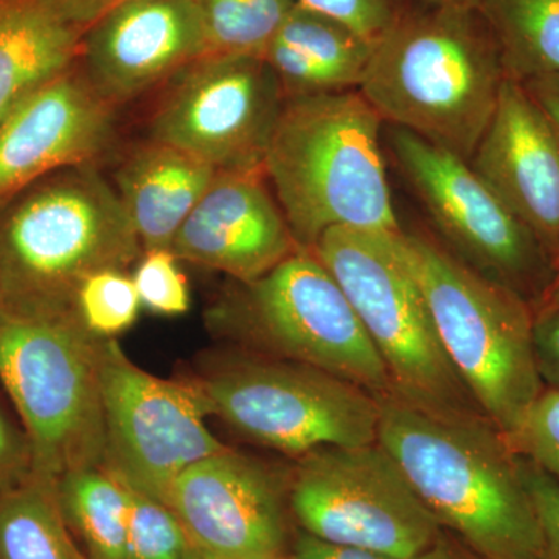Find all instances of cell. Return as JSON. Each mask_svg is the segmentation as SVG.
<instances>
[{"instance_id":"cell-1","label":"cell","mask_w":559,"mask_h":559,"mask_svg":"<svg viewBox=\"0 0 559 559\" xmlns=\"http://www.w3.org/2000/svg\"><path fill=\"white\" fill-rule=\"evenodd\" d=\"M378 443L444 532L481 559H543L521 459L484 415L380 399Z\"/></svg>"},{"instance_id":"cell-2","label":"cell","mask_w":559,"mask_h":559,"mask_svg":"<svg viewBox=\"0 0 559 559\" xmlns=\"http://www.w3.org/2000/svg\"><path fill=\"white\" fill-rule=\"evenodd\" d=\"M143 248L97 165L64 168L0 207V314L79 319L90 275L130 270Z\"/></svg>"},{"instance_id":"cell-3","label":"cell","mask_w":559,"mask_h":559,"mask_svg":"<svg viewBox=\"0 0 559 559\" xmlns=\"http://www.w3.org/2000/svg\"><path fill=\"white\" fill-rule=\"evenodd\" d=\"M506 79L479 10L429 5L378 40L358 91L382 121L469 162Z\"/></svg>"},{"instance_id":"cell-4","label":"cell","mask_w":559,"mask_h":559,"mask_svg":"<svg viewBox=\"0 0 559 559\" xmlns=\"http://www.w3.org/2000/svg\"><path fill=\"white\" fill-rule=\"evenodd\" d=\"M382 123L358 90L286 98L264 171L300 248L334 227L400 234Z\"/></svg>"},{"instance_id":"cell-5","label":"cell","mask_w":559,"mask_h":559,"mask_svg":"<svg viewBox=\"0 0 559 559\" xmlns=\"http://www.w3.org/2000/svg\"><path fill=\"white\" fill-rule=\"evenodd\" d=\"M399 245L460 380L509 439L544 389L532 304L432 238L401 230Z\"/></svg>"},{"instance_id":"cell-6","label":"cell","mask_w":559,"mask_h":559,"mask_svg":"<svg viewBox=\"0 0 559 559\" xmlns=\"http://www.w3.org/2000/svg\"><path fill=\"white\" fill-rule=\"evenodd\" d=\"M79 319L0 314V385L32 444L33 476L51 487L102 466V344Z\"/></svg>"},{"instance_id":"cell-7","label":"cell","mask_w":559,"mask_h":559,"mask_svg":"<svg viewBox=\"0 0 559 559\" xmlns=\"http://www.w3.org/2000/svg\"><path fill=\"white\" fill-rule=\"evenodd\" d=\"M400 234L334 227L311 252L344 289L399 399L439 414L484 415L441 345Z\"/></svg>"},{"instance_id":"cell-8","label":"cell","mask_w":559,"mask_h":559,"mask_svg":"<svg viewBox=\"0 0 559 559\" xmlns=\"http://www.w3.org/2000/svg\"><path fill=\"white\" fill-rule=\"evenodd\" d=\"M209 311V323L274 358L314 367L367 390L395 395L384 360L344 289L311 250L299 248Z\"/></svg>"},{"instance_id":"cell-9","label":"cell","mask_w":559,"mask_h":559,"mask_svg":"<svg viewBox=\"0 0 559 559\" xmlns=\"http://www.w3.org/2000/svg\"><path fill=\"white\" fill-rule=\"evenodd\" d=\"M212 415L271 450L299 459L323 447L377 443L380 399L314 367L235 356L197 378Z\"/></svg>"},{"instance_id":"cell-10","label":"cell","mask_w":559,"mask_h":559,"mask_svg":"<svg viewBox=\"0 0 559 559\" xmlns=\"http://www.w3.org/2000/svg\"><path fill=\"white\" fill-rule=\"evenodd\" d=\"M289 510L316 538L411 559L444 530L380 443L323 447L296 459Z\"/></svg>"},{"instance_id":"cell-11","label":"cell","mask_w":559,"mask_h":559,"mask_svg":"<svg viewBox=\"0 0 559 559\" xmlns=\"http://www.w3.org/2000/svg\"><path fill=\"white\" fill-rule=\"evenodd\" d=\"M106 447L103 466L131 491L168 506L176 479L226 450L197 380H165L135 366L116 340L102 344Z\"/></svg>"},{"instance_id":"cell-12","label":"cell","mask_w":559,"mask_h":559,"mask_svg":"<svg viewBox=\"0 0 559 559\" xmlns=\"http://www.w3.org/2000/svg\"><path fill=\"white\" fill-rule=\"evenodd\" d=\"M393 151L452 252L487 277L536 304L555 275L546 250L496 197L468 160L406 130Z\"/></svg>"},{"instance_id":"cell-13","label":"cell","mask_w":559,"mask_h":559,"mask_svg":"<svg viewBox=\"0 0 559 559\" xmlns=\"http://www.w3.org/2000/svg\"><path fill=\"white\" fill-rule=\"evenodd\" d=\"M170 81L150 139L219 173L264 168L286 98L263 58L207 55Z\"/></svg>"},{"instance_id":"cell-14","label":"cell","mask_w":559,"mask_h":559,"mask_svg":"<svg viewBox=\"0 0 559 559\" xmlns=\"http://www.w3.org/2000/svg\"><path fill=\"white\" fill-rule=\"evenodd\" d=\"M168 507L190 544L223 559H285L290 543L288 476L241 452L209 455L176 479Z\"/></svg>"},{"instance_id":"cell-15","label":"cell","mask_w":559,"mask_h":559,"mask_svg":"<svg viewBox=\"0 0 559 559\" xmlns=\"http://www.w3.org/2000/svg\"><path fill=\"white\" fill-rule=\"evenodd\" d=\"M207 57L193 0H123L87 27L79 64L114 108Z\"/></svg>"},{"instance_id":"cell-16","label":"cell","mask_w":559,"mask_h":559,"mask_svg":"<svg viewBox=\"0 0 559 559\" xmlns=\"http://www.w3.org/2000/svg\"><path fill=\"white\" fill-rule=\"evenodd\" d=\"M114 110L79 61L17 106L0 124V207L53 173L97 165L116 135Z\"/></svg>"},{"instance_id":"cell-17","label":"cell","mask_w":559,"mask_h":559,"mask_svg":"<svg viewBox=\"0 0 559 559\" xmlns=\"http://www.w3.org/2000/svg\"><path fill=\"white\" fill-rule=\"evenodd\" d=\"M299 248L264 168L218 173L170 246L179 261L224 272L241 285Z\"/></svg>"},{"instance_id":"cell-18","label":"cell","mask_w":559,"mask_h":559,"mask_svg":"<svg viewBox=\"0 0 559 559\" xmlns=\"http://www.w3.org/2000/svg\"><path fill=\"white\" fill-rule=\"evenodd\" d=\"M559 267V140L520 81L503 80L495 116L469 160Z\"/></svg>"},{"instance_id":"cell-19","label":"cell","mask_w":559,"mask_h":559,"mask_svg":"<svg viewBox=\"0 0 559 559\" xmlns=\"http://www.w3.org/2000/svg\"><path fill=\"white\" fill-rule=\"evenodd\" d=\"M218 173L186 151L153 139L128 154L116 173V190L143 250L170 249Z\"/></svg>"},{"instance_id":"cell-20","label":"cell","mask_w":559,"mask_h":559,"mask_svg":"<svg viewBox=\"0 0 559 559\" xmlns=\"http://www.w3.org/2000/svg\"><path fill=\"white\" fill-rule=\"evenodd\" d=\"M374 46L347 25L297 3L263 60L285 98L359 90Z\"/></svg>"},{"instance_id":"cell-21","label":"cell","mask_w":559,"mask_h":559,"mask_svg":"<svg viewBox=\"0 0 559 559\" xmlns=\"http://www.w3.org/2000/svg\"><path fill=\"white\" fill-rule=\"evenodd\" d=\"M81 38L46 0H0V124L76 64Z\"/></svg>"},{"instance_id":"cell-22","label":"cell","mask_w":559,"mask_h":559,"mask_svg":"<svg viewBox=\"0 0 559 559\" xmlns=\"http://www.w3.org/2000/svg\"><path fill=\"white\" fill-rule=\"evenodd\" d=\"M55 495L87 559H127L130 488L102 465L66 474Z\"/></svg>"},{"instance_id":"cell-23","label":"cell","mask_w":559,"mask_h":559,"mask_svg":"<svg viewBox=\"0 0 559 559\" xmlns=\"http://www.w3.org/2000/svg\"><path fill=\"white\" fill-rule=\"evenodd\" d=\"M507 79L559 73V0H481Z\"/></svg>"},{"instance_id":"cell-24","label":"cell","mask_w":559,"mask_h":559,"mask_svg":"<svg viewBox=\"0 0 559 559\" xmlns=\"http://www.w3.org/2000/svg\"><path fill=\"white\" fill-rule=\"evenodd\" d=\"M0 559H87L62 518L55 487L33 476L0 492Z\"/></svg>"},{"instance_id":"cell-25","label":"cell","mask_w":559,"mask_h":559,"mask_svg":"<svg viewBox=\"0 0 559 559\" xmlns=\"http://www.w3.org/2000/svg\"><path fill=\"white\" fill-rule=\"evenodd\" d=\"M207 55L263 58L297 0H193Z\"/></svg>"},{"instance_id":"cell-26","label":"cell","mask_w":559,"mask_h":559,"mask_svg":"<svg viewBox=\"0 0 559 559\" xmlns=\"http://www.w3.org/2000/svg\"><path fill=\"white\" fill-rule=\"evenodd\" d=\"M75 308L81 325L92 336L116 340L138 322L142 300L127 271L105 270L81 283Z\"/></svg>"},{"instance_id":"cell-27","label":"cell","mask_w":559,"mask_h":559,"mask_svg":"<svg viewBox=\"0 0 559 559\" xmlns=\"http://www.w3.org/2000/svg\"><path fill=\"white\" fill-rule=\"evenodd\" d=\"M189 546L170 507L130 489L127 559H183Z\"/></svg>"},{"instance_id":"cell-28","label":"cell","mask_w":559,"mask_h":559,"mask_svg":"<svg viewBox=\"0 0 559 559\" xmlns=\"http://www.w3.org/2000/svg\"><path fill=\"white\" fill-rule=\"evenodd\" d=\"M506 441L518 457L527 460L559 485V389L544 385Z\"/></svg>"},{"instance_id":"cell-29","label":"cell","mask_w":559,"mask_h":559,"mask_svg":"<svg viewBox=\"0 0 559 559\" xmlns=\"http://www.w3.org/2000/svg\"><path fill=\"white\" fill-rule=\"evenodd\" d=\"M142 307L160 316H180L190 310L189 282L171 249L143 250L134 274Z\"/></svg>"},{"instance_id":"cell-30","label":"cell","mask_w":559,"mask_h":559,"mask_svg":"<svg viewBox=\"0 0 559 559\" xmlns=\"http://www.w3.org/2000/svg\"><path fill=\"white\" fill-rule=\"evenodd\" d=\"M297 3L342 22L373 46L404 11L399 0H297Z\"/></svg>"},{"instance_id":"cell-31","label":"cell","mask_w":559,"mask_h":559,"mask_svg":"<svg viewBox=\"0 0 559 559\" xmlns=\"http://www.w3.org/2000/svg\"><path fill=\"white\" fill-rule=\"evenodd\" d=\"M33 477L32 444L20 419L0 400V492Z\"/></svg>"},{"instance_id":"cell-32","label":"cell","mask_w":559,"mask_h":559,"mask_svg":"<svg viewBox=\"0 0 559 559\" xmlns=\"http://www.w3.org/2000/svg\"><path fill=\"white\" fill-rule=\"evenodd\" d=\"M521 463L543 535V559H559V485L527 460Z\"/></svg>"},{"instance_id":"cell-33","label":"cell","mask_w":559,"mask_h":559,"mask_svg":"<svg viewBox=\"0 0 559 559\" xmlns=\"http://www.w3.org/2000/svg\"><path fill=\"white\" fill-rule=\"evenodd\" d=\"M536 366L546 388L559 389V311L536 316L535 331Z\"/></svg>"},{"instance_id":"cell-34","label":"cell","mask_w":559,"mask_h":559,"mask_svg":"<svg viewBox=\"0 0 559 559\" xmlns=\"http://www.w3.org/2000/svg\"><path fill=\"white\" fill-rule=\"evenodd\" d=\"M286 559H395L359 547L342 546L316 538L300 530L290 543Z\"/></svg>"},{"instance_id":"cell-35","label":"cell","mask_w":559,"mask_h":559,"mask_svg":"<svg viewBox=\"0 0 559 559\" xmlns=\"http://www.w3.org/2000/svg\"><path fill=\"white\" fill-rule=\"evenodd\" d=\"M58 14L80 32L86 31L103 14L123 0H46Z\"/></svg>"},{"instance_id":"cell-36","label":"cell","mask_w":559,"mask_h":559,"mask_svg":"<svg viewBox=\"0 0 559 559\" xmlns=\"http://www.w3.org/2000/svg\"><path fill=\"white\" fill-rule=\"evenodd\" d=\"M533 102L543 110L559 140V73L536 76L522 83Z\"/></svg>"},{"instance_id":"cell-37","label":"cell","mask_w":559,"mask_h":559,"mask_svg":"<svg viewBox=\"0 0 559 559\" xmlns=\"http://www.w3.org/2000/svg\"><path fill=\"white\" fill-rule=\"evenodd\" d=\"M411 559H481L466 549L459 539L454 536L448 535L447 532L441 535V538L429 547L428 550L421 551L417 557Z\"/></svg>"},{"instance_id":"cell-38","label":"cell","mask_w":559,"mask_h":559,"mask_svg":"<svg viewBox=\"0 0 559 559\" xmlns=\"http://www.w3.org/2000/svg\"><path fill=\"white\" fill-rule=\"evenodd\" d=\"M559 311V267L551 278L550 285L547 286L546 293L543 294L535 307L536 316L549 314V312Z\"/></svg>"},{"instance_id":"cell-39","label":"cell","mask_w":559,"mask_h":559,"mask_svg":"<svg viewBox=\"0 0 559 559\" xmlns=\"http://www.w3.org/2000/svg\"><path fill=\"white\" fill-rule=\"evenodd\" d=\"M429 5L455 7V9L479 10L481 0H426Z\"/></svg>"},{"instance_id":"cell-40","label":"cell","mask_w":559,"mask_h":559,"mask_svg":"<svg viewBox=\"0 0 559 559\" xmlns=\"http://www.w3.org/2000/svg\"><path fill=\"white\" fill-rule=\"evenodd\" d=\"M183 559H223L219 557H215V555L209 554V551L200 549V547L193 546L190 544L189 549H187L186 555H183Z\"/></svg>"},{"instance_id":"cell-41","label":"cell","mask_w":559,"mask_h":559,"mask_svg":"<svg viewBox=\"0 0 559 559\" xmlns=\"http://www.w3.org/2000/svg\"><path fill=\"white\" fill-rule=\"evenodd\" d=\"M286 559V558H285Z\"/></svg>"}]
</instances>
